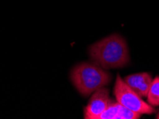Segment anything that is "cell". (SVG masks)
I'll use <instances>...</instances> for the list:
<instances>
[{
	"instance_id": "cell-8",
	"label": "cell",
	"mask_w": 159,
	"mask_h": 119,
	"mask_svg": "<svg viewBox=\"0 0 159 119\" xmlns=\"http://www.w3.org/2000/svg\"><path fill=\"white\" fill-rule=\"evenodd\" d=\"M141 114L135 112L121 105L115 119H139Z\"/></svg>"
},
{
	"instance_id": "cell-6",
	"label": "cell",
	"mask_w": 159,
	"mask_h": 119,
	"mask_svg": "<svg viewBox=\"0 0 159 119\" xmlns=\"http://www.w3.org/2000/svg\"><path fill=\"white\" fill-rule=\"evenodd\" d=\"M148 104L152 106H159V76L153 79L147 96Z\"/></svg>"
},
{
	"instance_id": "cell-4",
	"label": "cell",
	"mask_w": 159,
	"mask_h": 119,
	"mask_svg": "<svg viewBox=\"0 0 159 119\" xmlns=\"http://www.w3.org/2000/svg\"><path fill=\"white\" fill-rule=\"evenodd\" d=\"M109 104V89L102 87L95 91L84 110V118L98 119Z\"/></svg>"
},
{
	"instance_id": "cell-7",
	"label": "cell",
	"mask_w": 159,
	"mask_h": 119,
	"mask_svg": "<svg viewBox=\"0 0 159 119\" xmlns=\"http://www.w3.org/2000/svg\"><path fill=\"white\" fill-rule=\"evenodd\" d=\"M121 105L118 102H111L108 104L106 110L99 116L98 119H115Z\"/></svg>"
},
{
	"instance_id": "cell-3",
	"label": "cell",
	"mask_w": 159,
	"mask_h": 119,
	"mask_svg": "<svg viewBox=\"0 0 159 119\" xmlns=\"http://www.w3.org/2000/svg\"><path fill=\"white\" fill-rule=\"evenodd\" d=\"M114 94L117 101L122 106L135 112L142 114H153L156 109L149 104H147L134 91L128 86L120 74H118L114 86Z\"/></svg>"
},
{
	"instance_id": "cell-1",
	"label": "cell",
	"mask_w": 159,
	"mask_h": 119,
	"mask_svg": "<svg viewBox=\"0 0 159 119\" xmlns=\"http://www.w3.org/2000/svg\"><path fill=\"white\" fill-rule=\"evenodd\" d=\"M91 59L104 69L123 67L130 62L128 44L119 34H112L89 48Z\"/></svg>"
},
{
	"instance_id": "cell-9",
	"label": "cell",
	"mask_w": 159,
	"mask_h": 119,
	"mask_svg": "<svg viewBox=\"0 0 159 119\" xmlns=\"http://www.w3.org/2000/svg\"><path fill=\"white\" fill-rule=\"evenodd\" d=\"M156 119H159V112H158V113L157 114V115H156Z\"/></svg>"
},
{
	"instance_id": "cell-2",
	"label": "cell",
	"mask_w": 159,
	"mask_h": 119,
	"mask_svg": "<svg viewBox=\"0 0 159 119\" xmlns=\"http://www.w3.org/2000/svg\"><path fill=\"white\" fill-rule=\"evenodd\" d=\"M70 79L78 91L88 96L99 88L108 85L111 81V75L95 63H82L72 69Z\"/></svg>"
},
{
	"instance_id": "cell-5",
	"label": "cell",
	"mask_w": 159,
	"mask_h": 119,
	"mask_svg": "<svg viewBox=\"0 0 159 119\" xmlns=\"http://www.w3.org/2000/svg\"><path fill=\"white\" fill-rule=\"evenodd\" d=\"M123 81L140 97L146 98L148 96L153 78L150 74L143 72L127 76Z\"/></svg>"
}]
</instances>
